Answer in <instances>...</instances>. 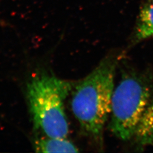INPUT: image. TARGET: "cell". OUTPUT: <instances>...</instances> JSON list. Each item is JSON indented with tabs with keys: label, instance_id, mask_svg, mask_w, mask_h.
I'll list each match as a JSON object with an SVG mask.
<instances>
[{
	"label": "cell",
	"instance_id": "3",
	"mask_svg": "<svg viewBox=\"0 0 153 153\" xmlns=\"http://www.w3.org/2000/svg\"><path fill=\"white\" fill-rule=\"evenodd\" d=\"M153 94V82L145 74L134 71L124 73L113 93L109 129L115 136L128 141Z\"/></svg>",
	"mask_w": 153,
	"mask_h": 153
},
{
	"label": "cell",
	"instance_id": "2",
	"mask_svg": "<svg viewBox=\"0 0 153 153\" xmlns=\"http://www.w3.org/2000/svg\"><path fill=\"white\" fill-rule=\"evenodd\" d=\"M71 82L49 75L33 77L27 86L28 99L35 127L46 137L66 138L69 124L64 102Z\"/></svg>",
	"mask_w": 153,
	"mask_h": 153
},
{
	"label": "cell",
	"instance_id": "1",
	"mask_svg": "<svg viewBox=\"0 0 153 153\" xmlns=\"http://www.w3.org/2000/svg\"><path fill=\"white\" fill-rule=\"evenodd\" d=\"M117 63L114 56L104 59L76 84L73 93V113L83 131L97 142L102 140L103 128L111 114Z\"/></svg>",
	"mask_w": 153,
	"mask_h": 153
},
{
	"label": "cell",
	"instance_id": "7",
	"mask_svg": "<svg viewBox=\"0 0 153 153\" xmlns=\"http://www.w3.org/2000/svg\"><path fill=\"white\" fill-rule=\"evenodd\" d=\"M150 2L153 4V0H150Z\"/></svg>",
	"mask_w": 153,
	"mask_h": 153
},
{
	"label": "cell",
	"instance_id": "6",
	"mask_svg": "<svg viewBox=\"0 0 153 153\" xmlns=\"http://www.w3.org/2000/svg\"><path fill=\"white\" fill-rule=\"evenodd\" d=\"M153 38V4L143 6L140 11L134 34L136 42Z\"/></svg>",
	"mask_w": 153,
	"mask_h": 153
},
{
	"label": "cell",
	"instance_id": "5",
	"mask_svg": "<svg viewBox=\"0 0 153 153\" xmlns=\"http://www.w3.org/2000/svg\"><path fill=\"white\" fill-rule=\"evenodd\" d=\"M35 149L42 153H77L74 145L66 138L46 137L38 140L35 143Z\"/></svg>",
	"mask_w": 153,
	"mask_h": 153
},
{
	"label": "cell",
	"instance_id": "4",
	"mask_svg": "<svg viewBox=\"0 0 153 153\" xmlns=\"http://www.w3.org/2000/svg\"><path fill=\"white\" fill-rule=\"evenodd\" d=\"M133 139L140 148L153 144V94L138 124Z\"/></svg>",
	"mask_w": 153,
	"mask_h": 153
}]
</instances>
